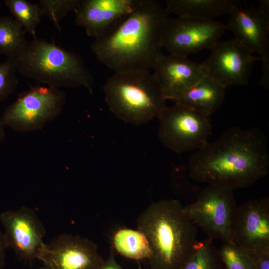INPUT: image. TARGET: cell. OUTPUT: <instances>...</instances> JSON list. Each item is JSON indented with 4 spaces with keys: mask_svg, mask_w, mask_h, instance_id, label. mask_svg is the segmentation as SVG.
<instances>
[{
    "mask_svg": "<svg viewBox=\"0 0 269 269\" xmlns=\"http://www.w3.org/2000/svg\"><path fill=\"white\" fill-rule=\"evenodd\" d=\"M269 172L266 136L259 128H230L190 157L194 181L233 190L249 187Z\"/></svg>",
    "mask_w": 269,
    "mask_h": 269,
    "instance_id": "cell-1",
    "label": "cell"
},
{
    "mask_svg": "<svg viewBox=\"0 0 269 269\" xmlns=\"http://www.w3.org/2000/svg\"><path fill=\"white\" fill-rule=\"evenodd\" d=\"M168 17L158 2L140 0L132 12L95 39L92 51L114 72L149 70L163 54L161 36Z\"/></svg>",
    "mask_w": 269,
    "mask_h": 269,
    "instance_id": "cell-2",
    "label": "cell"
},
{
    "mask_svg": "<svg viewBox=\"0 0 269 269\" xmlns=\"http://www.w3.org/2000/svg\"><path fill=\"white\" fill-rule=\"evenodd\" d=\"M136 224L149 244L151 269H178L198 241L197 228L177 200L152 203L139 216Z\"/></svg>",
    "mask_w": 269,
    "mask_h": 269,
    "instance_id": "cell-3",
    "label": "cell"
},
{
    "mask_svg": "<svg viewBox=\"0 0 269 269\" xmlns=\"http://www.w3.org/2000/svg\"><path fill=\"white\" fill-rule=\"evenodd\" d=\"M13 60L26 78L58 89L82 87L93 92V77L83 58L54 42L33 38Z\"/></svg>",
    "mask_w": 269,
    "mask_h": 269,
    "instance_id": "cell-4",
    "label": "cell"
},
{
    "mask_svg": "<svg viewBox=\"0 0 269 269\" xmlns=\"http://www.w3.org/2000/svg\"><path fill=\"white\" fill-rule=\"evenodd\" d=\"M103 89L110 111L133 125H144L157 118L166 106L162 90L149 70L114 72Z\"/></svg>",
    "mask_w": 269,
    "mask_h": 269,
    "instance_id": "cell-5",
    "label": "cell"
},
{
    "mask_svg": "<svg viewBox=\"0 0 269 269\" xmlns=\"http://www.w3.org/2000/svg\"><path fill=\"white\" fill-rule=\"evenodd\" d=\"M65 102V94L60 89L35 86L20 93L5 109L0 122L16 132L41 130L59 116Z\"/></svg>",
    "mask_w": 269,
    "mask_h": 269,
    "instance_id": "cell-6",
    "label": "cell"
},
{
    "mask_svg": "<svg viewBox=\"0 0 269 269\" xmlns=\"http://www.w3.org/2000/svg\"><path fill=\"white\" fill-rule=\"evenodd\" d=\"M157 118L160 141L175 153L199 149L212 133L210 117L177 102L166 106Z\"/></svg>",
    "mask_w": 269,
    "mask_h": 269,
    "instance_id": "cell-7",
    "label": "cell"
},
{
    "mask_svg": "<svg viewBox=\"0 0 269 269\" xmlns=\"http://www.w3.org/2000/svg\"><path fill=\"white\" fill-rule=\"evenodd\" d=\"M237 208L234 190L208 185L193 203L184 206L188 217L209 238L231 241V227Z\"/></svg>",
    "mask_w": 269,
    "mask_h": 269,
    "instance_id": "cell-8",
    "label": "cell"
},
{
    "mask_svg": "<svg viewBox=\"0 0 269 269\" xmlns=\"http://www.w3.org/2000/svg\"><path fill=\"white\" fill-rule=\"evenodd\" d=\"M225 30V24L215 20L168 17L163 29L161 44L169 54L188 57L210 49Z\"/></svg>",
    "mask_w": 269,
    "mask_h": 269,
    "instance_id": "cell-9",
    "label": "cell"
},
{
    "mask_svg": "<svg viewBox=\"0 0 269 269\" xmlns=\"http://www.w3.org/2000/svg\"><path fill=\"white\" fill-rule=\"evenodd\" d=\"M210 50V55L201 62L206 76L226 88L248 84L255 63L261 60L234 38L220 40Z\"/></svg>",
    "mask_w": 269,
    "mask_h": 269,
    "instance_id": "cell-10",
    "label": "cell"
},
{
    "mask_svg": "<svg viewBox=\"0 0 269 269\" xmlns=\"http://www.w3.org/2000/svg\"><path fill=\"white\" fill-rule=\"evenodd\" d=\"M0 221L7 248L18 259L29 263L37 259L46 230L34 210L25 206L7 210L0 213Z\"/></svg>",
    "mask_w": 269,
    "mask_h": 269,
    "instance_id": "cell-11",
    "label": "cell"
},
{
    "mask_svg": "<svg viewBox=\"0 0 269 269\" xmlns=\"http://www.w3.org/2000/svg\"><path fill=\"white\" fill-rule=\"evenodd\" d=\"M37 259L39 269H99L104 260L93 241L68 234L45 243Z\"/></svg>",
    "mask_w": 269,
    "mask_h": 269,
    "instance_id": "cell-12",
    "label": "cell"
},
{
    "mask_svg": "<svg viewBox=\"0 0 269 269\" xmlns=\"http://www.w3.org/2000/svg\"><path fill=\"white\" fill-rule=\"evenodd\" d=\"M231 241L250 254L269 253V199H252L237 206Z\"/></svg>",
    "mask_w": 269,
    "mask_h": 269,
    "instance_id": "cell-13",
    "label": "cell"
},
{
    "mask_svg": "<svg viewBox=\"0 0 269 269\" xmlns=\"http://www.w3.org/2000/svg\"><path fill=\"white\" fill-rule=\"evenodd\" d=\"M225 24L235 39L250 52L257 54L262 63L261 82H269V15L258 8L235 6Z\"/></svg>",
    "mask_w": 269,
    "mask_h": 269,
    "instance_id": "cell-14",
    "label": "cell"
},
{
    "mask_svg": "<svg viewBox=\"0 0 269 269\" xmlns=\"http://www.w3.org/2000/svg\"><path fill=\"white\" fill-rule=\"evenodd\" d=\"M152 69L166 100L175 101L186 90L206 76L201 63L186 57L163 53Z\"/></svg>",
    "mask_w": 269,
    "mask_h": 269,
    "instance_id": "cell-15",
    "label": "cell"
},
{
    "mask_svg": "<svg viewBox=\"0 0 269 269\" xmlns=\"http://www.w3.org/2000/svg\"><path fill=\"white\" fill-rule=\"evenodd\" d=\"M140 0H80L74 10L75 22L95 39L105 34L115 24L132 12Z\"/></svg>",
    "mask_w": 269,
    "mask_h": 269,
    "instance_id": "cell-16",
    "label": "cell"
},
{
    "mask_svg": "<svg viewBox=\"0 0 269 269\" xmlns=\"http://www.w3.org/2000/svg\"><path fill=\"white\" fill-rule=\"evenodd\" d=\"M226 88L205 76L182 93L174 101L211 117L223 103Z\"/></svg>",
    "mask_w": 269,
    "mask_h": 269,
    "instance_id": "cell-17",
    "label": "cell"
},
{
    "mask_svg": "<svg viewBox=\"0 0 269 269\" xmlns=\"http://www.w3.org/2000/svg\"><path fill=\"white\" fill-rule=\"evenodd\" d=\"M237 0H167L165 10L169 15L204 20H214L221 15L229 14Z\"/></svg>",
    "mask_w": 269,
    "mask_h": 269,
    "instance_id": "cell-18",
    "label": "cell"
},
{
    "mask_svg": "<svg viewBox=\"0 0 269 269\" xmlns=\"http://www.w3.org/2000/svg\"><path fill=\"white\" fill-rule=\"evenodd\" d=\"M113 249L121 255L133 260L148 259L150 248L148 241L143 232L123 228L117 230L112 238Z\"/></svg>",
    "mask_w": 269,
    "mask_h": 269,
    "instance_id": "cell-19",
    "label": "cell"
},
{
    "mask_svg": "<svg viewBox=\"0 0 269 269\" xmlns=\"http://www.w3.org/2000/svg\"><path fill=\"white\" fill-rule=\"evenodd\" d=\"M178 269H223L213 240L197 241Z\"/></svg>",
    "mask_w": 269,
    "mask_h": 269,
    "instance_id": "cell-20",
    "label": "cell"
},
{
    "mask_svg": "<svg viewBox=\"0 0 269 269\" xmlns=\"http://www.w3.org/2000/svg\"><path fill=\"white\" fill-rule=\"evenodd\" d=\"M25 33L13 18L0 17V55L13 60L28 43Z\"/></svg>",
    "mask_w": 269,
    "mask_h": 269,
    "instance_id": "cell-21",
    "label": "cell"
},
{
    "mask_svg": "<svg viewBox=\"0 0 269 269\" xmlns=\"http://www.w3.org/2000/svg\"><path fill=\"white\" fill-rule=\"evenodd\" d=\"M4 3L26 32L35 37L36 30L43 14L38 4H32L26 0H5Z\"/></svg>",
    "mask_w": 269,
    "mask_h": 269,
    "instance_id": "cell-22",
    "label": "cell"
},
{
    "mask_svg": "<svg viewBox=\"0 0 269 269\" xmlns=\"http://www.w3.org/2000/svg\"><path fill=\"white\" fill-rule=\"evenodd\" d=\"M218 252L225 269H256L252 256L231 241L222 242Z\"/></svg>",
    "mask_w": 269,
    "mask_h": 269,
    "instance_id": "cell-23",
    "label": "cell"
},
{
    "mask_svg": "<svg viewBox=\"0 0 269 269\" xmlns=\"http://www.w3.org/2000/svg\"><path fill=\"white\" fill-rule=\"evenodd\" d=\"M80 0H40L38 4L44 15L61 31L60 22L70 11L75 10Z\"/></svg>",
    "mask_w": 269,
    "mask_h": 269,
    "instance_id": "cell-24",
    "label": "cell"
},
{
    "mask_svg": "<svg viewBox=\"0 0 269 269\" xmlns=\"http://www.w3.org/2000/svg\"><path fill=\"white\" fill-rule=\"evenodd\" d=\"M16 66L12 59L0 63V102L13 93L18 84Z\"/></svg>",
    "mask_w": 269,
    "mask_h": 269,
    "instance_id": "cell-25",
    "label": "cell"
},
{
    "mask_svg": "<svg viewBox=\"0 0 269 269\" xmlns=\"http://www.w3.org/2000/svg\"><path fill=\"white\" fill-rule=\"evenodd\" d=\"M250 255L253 259L256 269H269V253Z\"/></svg>",
    "mask_w": 269,
    "mask_h": 269,
    "instance_id": "cell-26",
    "label": "cell"
},
{
    "mask_svg": "<svg viewBox=\"0 0 269 269\" xmlns=\"http://www.w3.org/2000/svg\"><path fill=\"white\" fill-rule=\"evenodd\" d=\"M99 269H124L115 260L113 248L109 256L106 260H103Z\"/></svg>",
    "mask_w": 269,
    "mask_h": 269,
    "instance_id": "cell-27",
    "label": "cell"
},
{
    "mask_svg": "<svg viewBox=\"0 0 269 269\" xmlns=\"http://www.w3.org/2000/svg\"><path fill=\"white\" fill-rule=\"evenodd\" d=\"M7 248L3 233L0 231V269H2L4 266L5 252Z\"/></svg>",
    "mask_w": 269,
    "mask_h": 269,
    "instance_id": "cell-28",
    "label": "cell"
},
{
    "mask_svg": "<svg viewBox=\"0 0 269 269\" xmlns=\"http://www.w3.org/2000/svg\"><path fill=\"white\" fill-rule=\"evenodd\" d=\"M259 3L258 9L264 14L269 15V0H260Z\"/></svg>",
    "mask_w": 269,
    "mask_h": 269,
    "instance_id": "cell-29",
    "label": "cell"
},
{
    "mask_svg": "<svg viewBox=\"0 0 269 269\" xmlns=\"http://www.w3.org/2000/svg\"><path fill=\"white\" fill-rule=\"evenodd\" d=\"M5 136L4 127L0 122V144L4 140Z\"/></svg>",
    "mask_w": 269,
    "mask_h": 269,
    "instance_id": "cell-30",
    "label": "cell"
},
{
    "mask_svg": "<svg viewBox=\"0 0 269 269\" xmlns=\"http://www.w3.org/2000/svg\"><path fill=\"white\" fill-rule=\"evenodd\" d=\"M138 269H151L150 268L149 269H143L142 268H141L140 266H139V267L138 268Z\"/></svg>",
    "mask_w": 269,
    "mask_h": 269,
    "instance_id": "cell-31",
    "label": "cell"
}]
</instances>
